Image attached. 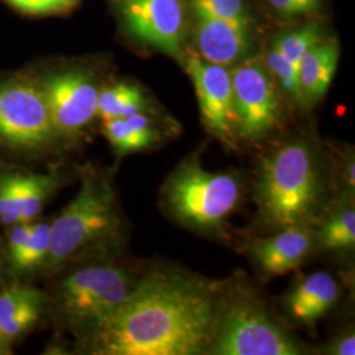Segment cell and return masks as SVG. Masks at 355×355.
<instances>
[{"label":"cell","instance_id":"1","mask_svg":"<svg viewBox=\"0 0 355 355\" xmlns=\"http://www.w3.org/2000/svg\"><path fill=\"white\" fill-rule=\"evenodd\" d=\"M217 312L215 293L202 280L154 272L85 331V343L91 354H199L211 343Z\"/></svg>","mask_w":355,"mask_h":355},{"label":"cell","instance_id":"2","mask_svg":"<svg viewBox=\"0 0 355 355\" xmlns=\"http://www.w3.org/2000/svg\"><path fill=\"white\" fill-rule=\"evenodd\" d=\"M123 221L111 179L83 168L76 198L51 221V250L42 271L55 272L117 246Z\"/></svg>","mask_w":355,"mask_h":355},{"label":"cell","instance_id":"3","mask_svg":"<svg viewBox=\"0 0 355 355\" xmlns=\"http://www.w3.org/2000/svg\"><path fill=\"white\" fill-rule=\"evenodd\" d=\"M324 193L320 159L308 142H287L263 158L255 199L270 225H311L318 220Z\"/></svg>","mask_w":355,"mask_h":355},{"label":"cell","instance_id":"4","mask_svg":"<svg viewBox=\"0 0 355 355\" xmlns=\"http://www.w3.org/2000/svg\"><path fill=\"white\" fill-rule=\"evenodd\" d=\"M136 283L125 268L96 262L79 267L60 280L48 303L62 324L86 331L112 313Z\"/></svg>","mask_w":355,"mask_h":355},{"label":"cell","instance_id":"5","mask_svg":"<svg viewBox=\"0 0 355 355\" xmlns=\"http://www.w3.org/2000/svg\"><path fill=\"white\" fill-rule=\"evenodd\" d=\"M240 180L234 174L204 170L199 158L184 159L167 179L166 207L184 225L215 230L227 220L240 200Z\"/></svg>","mask_w":355,"mask_h":355},{"label":"cell","instance_id":"6","mask_svg":"<svg viewBox=\"0 0 355 355\" xmlns=\"http://www.w3.org/2000/svg\"><path fill=\"white\" fill-rule=\"evenodd\" d=\"M208 353L215 355H297L300 346L248 297L218 303Z\"/></svg>","mask_w":355,"mask_h":355},{"label":"cell","instance_id":"7","mask_svg":"<svg viewBox=\"0 0 355 355\" xmlns=\"http://www.w3.org/2000/svg\"><path fill=\"white\" fill-rule=\"evenodd\" d=\"M58 140L38 82L15 78L0 85V144L17 152H40Z\"/></svg>","mask_w":355,"mask_h":355},{"label":"cell","instance_id":"8","mask_svg":"<svg viewBox=\"0 0 355 355\" xmlns=\"http://www.w3.org/2000/svg\"><path fill=\"white\" fill-rule=\"evenodd\" d=\"M236 128L242 139L259 141L274 133L282 123L277 85L258 55H250L230 71Z\"/></svg>","mask_w":355,"mask_h":355},{"label":"cell","instance_id":"9","mask_svg":"<svg viewBox=\"0 0 355 355\" xmlns=\"http://www.w3.org/2000/svg\"><path fill=\"white\" fill-rule=\"evenodd\" d=\"M58 139H76L96 117L99 86L94 76L67 69L38 80Z\"/></svg>","mask_w":355,"mask_h":355},{"label":"cell","instance_id":"10","mask_svg":"<svg viewBox=\"0 0 355 355\" xmlns=\"http://www.w3.org/2000/svg\"><path fill=\"white\" fill-rule=\"evenodd\" d=\"M120 12L130 35L142 44L182 55L187 31L184 0H120Z\"/></svg>","mask_w":355,"mask_h":355},{"label":"cell","instance_id":"11","mask_svg":"<svg viewBox=\"0 0 355 355\" xmlns=\"http://www.w3.org/2000/svg\"><path fill=\"white\" fill-rule=\"evenodd\" d=\"M186 67L195 85L205 127L232 144L237 128L230 71L225 66L207 62L198 55H190Z\"/></svg>","mask_w":355,"mask_h":355},{"label":"cell","instance_id":"12","mask_svg":"<svg viewBox=\"0 0 355 355\" xmlns=\"http://www.w3.org/2000/svg\"><path fill=\"white\" fill-rule=\"evenodd\" d=\"M61 178L21 170L0 173V224L11 227L37 220L44 207L61 186Z\"/></svg>","mask_w":355,"mask_h":355},{"label":"cell","instance_id":"13","mask_svg":"<svg viewBox=\"0 0 355 355\" xmlns=\"http://www.w3.org/2000/svg\"><path fill=\"white\" fill-rule=\"evenodd\" d=\"M195 46L202 60L220 66H236L254 48L253 24H241L196 15Z\"/></svg>","mask_w":355,"mask_h":355},{"label":"cell","instance_id":"14","mask_svg":"<svg viewBox=\"0 0 355 355\" xmlns=\"http://www.w3.org/2000/svg\"><path fill=\"white\" fill-rule=\"evenodd\" d=\"M312 245L308 227H286L268 239L254 241L250 253L265 274L278 277L299 266Z\"/></svg>","mask_w":355,"mask_h":355},{"label":"cell","instance_id":"15","mask_svg":"<svg viewBox=\"0 0 355 355\" xmlns=\"http://www.w3.org/2000/svg\"><path fill=\"white\" fill-rule=\"evenodd\" d=\"M51 221H31L8 227L6 258L13 275L42 270L51 250Z\"/></svg>","mask_w":355,"mask_h":355},{"label":"cell","instance_id":"16","mask_svg":"<svg viewBox=\"0 0 355 355\" xmlns=\"http://www.w3.org/2000/svg\"><path fill=\"white\" fill-rule=\"evenodd\" d=\"M45 292L32 286L15 284L0 291V329L12 343L36 327L46 311Z\"/></svg>","mask_w":355,"mask_h":355},{"label":"cell","instance_id":"17","mask_svg":"<svg viewBox=\"0 0 355 355\" xmlns=\"http://www.w3.org/2000/svg\"><path fill=\"white\" fill-rule=\"evenodd\" d=\"M340 299V286L334 278L318 271L299 280L287 295V311L296 321L313 324Z\"/></svg>","mask_w":355,"mask_h":355},{"label":"cell","instance_id":"18","mask_svg":"<svg viewBox=\"0 0 355 355\" xmlns=\"http://www.w3.org/2000/svg\"><path fill=\"white\" fill-rule=\"evenodd\" d=\"M340 46L336 41H325L312 46L297 64V76L306 107L324 98L336 74Z\"/></svg>","mask_w":355,"mask_h":355},{"label":"cell","instance_id":"19","mask_svg":"<svg viewBox=\"0 0 355 355\" xmlns=\"http://www.w3.org/2000/svg\"><path fill=\"white\" fill-rule=\"evenodd\" d=\"M103 133L119 154L141 152L159 141L158 129L144 114L103 121Z\"/></svg>","mask_w":355,"mask_h":355},{"label":"cell","instance_id":"20","mask_svg":"<svg viewBox=\"0 0 355 355\" xmlns=\"http://www.w3.org/2000/svg\"><path fill=\"white\" fill-rule=\"evenodd\" d=\"M146 98L137 86L116 83L99 91L96 116L102 121L124 119L132 114L145 112Z\"/></svg>","mask_w":355,"mask_h":355},{"label":"cell","instance_id":"21","mask_svg":"<svg viewBox=\"0 0 355 355\" xmlns=\"http://www.w3.org/2000/svg\"><path fill=\"white\" fill-rule=\"evenodd\" d=\"M320 245L328 250L354 248L355 214L350 207L337 211L318 232Z\"/></svg>","mask_w":355,"mask_h":355},{"label":"cell","instance_id":"22","mask_svg":"<svg viewBox=\"0 0 355 355\" xmlns=\"http://www.w3.org/2000/svg\"><path fill=\"white\" fill-rule=\"evenodd\" d=\"M322 40L324 37L320 26L316 24H308L280 33L274 38L271 45L297 67L305 53Z\"/></svg>","mask_w":355,"mask_h":355},{"label":"cell","instance_id":"23","mask_svg":"<svg viewBox=\"0 0 355 355\" xmlns=\"http://www.w3.org/2000/svg\"><path fill=\"white\" fill-rule=\"evenodd\" d=\"M266 67L272 76L277 87H279L295 104L306 107L304 98L302 95V89L299 85L297 67L291 64L279 51H277L272 45L267 51Z\"/></svg>","mask_w":355,"mask_h":355},{"label":"cell","instance_id":"24","mask_svg":"<svg viewBox=\"0 0 355 355\" xmlns=\"http://www.w3.org/2000/svg\"><path fill=\"white\" fill-rule=\"evenodd\" d=\"M196 15L241 24H253L252 13L245 0H191Z\"/></svg>","mask_w":355,"mask_h":355},{"label":"cell","instance_id":"25","mask_svg":"<svg viewBox=\"0 0 355 355\" xmlns=\"http://www.w3.org/2000/svg\"><path fill=\"white\" fill-rule=\"evenodd\" d=\"M21 12L32 15H51L69 12L74 10L82 0H7Z\"/></svg>","mask_w":355,"mask_h":355},{"label":"cell","instance_id":"26","mask_svg":"<svg viewBox=\"0 0 355 355\" xmlns=\"http://www.w3.org/2000/svg\"><path fill=\"white\" fill-rule=\"evenodd\" d=\"M271 10L286 19L303 16L318 10L321 0H267Z\"/></svg>","mask_w":355,"mask_h":355},{"label":"cell","instance_id":"27","mask_svg":"<svg viewBox=\"0 0 355 355\" xmlns=\"http://www.w3.org/2000/svg\"><path fill=\"white\" fill-rule=\"evenodd\" d=\"M328 353L334 355H354V334L349 333V334H345V336H341L340 338L334 340L331 346H329V349H328Z\"/></svg>","mask_w":355,"mask_h":355},{"label":"cell","instance_id":"28","mask_svg":"<svg viewBox=\"0 0 355 355\" xmlns=\"http://www.w3.org/2000/svg\"><path fill=\"white\" fill-rule=\"evenodd\" d=\"M10 353H11V343L6 338V336L0 329V355L10 354Z\"/></svg>","mask_w":355,"mask_h":355}]
</instances>
